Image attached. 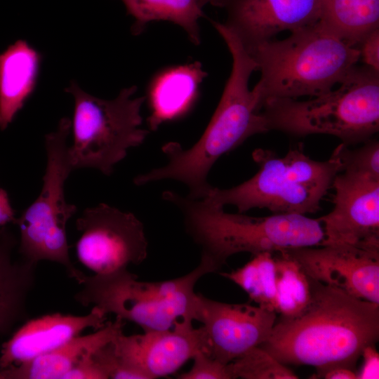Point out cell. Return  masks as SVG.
Returning <instances> with one entry per match:
<instances>
[{
    "label": "cell",
    "instance_id": "obj_1",
    "mask_svg": "<svg viewBox=\"0 0 379 379\" xmlns=\"http://www.w3.org/2000/svg\"><path fill=\"white\" fill-rule=\"evenodd\" d=\"M310 281L307 307L294 317L276 321L259 346L285 365L354 369L363 350L378 340L379 304Z\"/></svg>",
    "mask_w": 379,
    "mask_h": 379
},
{
    "label": "cell",
    "instance_id": "obj_2",
    "mask_svg": "<svg viewBox=\"0 0 379 379\" xmlns=\"http://www.w3.org/2000/svg\"><path fill=\"white\" fill-rule=\"evenodd\" d=\"M225 41L232 57V68L220 102L199 140L190 148L183 149L176 142L162 147L166 165L138 175L133 182L140 186L172 180L185 184L190 198H205L213 186L208 175L215 161L249 137L268 131L259 101L249 88L256 64L235 34L224 23L211 21Z\"/></svg>",
    "mask_w": 379,
    "mask_h": 379
},
{
    "label": "cell",
    "instance_id": "obj_3",
    "mask_svg": "<svg viewBox=\"0 0 379 379\" xmlns=\"http://www.w3.org/2000/svg\"><path fill=\"white\" fill-rule=\"evenodd\" d=\"M162 198L179 209L186 232L200 248L201 259L218 271L239 253L255 255L319 246L324 240L319 220L305 215L253 217L229 213L224 206L206 199H194L170 190L164 192Z\"/></svg>",
    "mask_w": 379,
    "mask_h": 379
},
{
    "label": "cell",
    "instance_id": "obj_4",
    "mask_svg": "<svg viewBox=\"0 0 379 379\" xmlns=\"http://www.w3.org/2000/svg\"><path fill=\"white\" fill-rule=\"evenodd\" d=\"M260 72L253 88L260 108L270 98L298 99L325 94L340 84L360 59L358 48L335 37L317 22L246 48Z\"/></svg>",
    "mask_w": 379,
    "mask_h": 379
},
{
    "label": "cell",
    "instance_id": "obj_5",
    "mask_svg": "<svg viewBox=\"0 0 379 379\" xmlns=\"http://www.w3.org/2000/svg\"><path fill=\"white\" fill-rule=\"evenodd\" d=\"M260 112L268 131L328 134L346 145L365 142L379 129V72L355 65L335 90L307 100L267 99Z\"/></svg>",
    "mask_w": 379,
    "mask_h": 379
},
{
    "label": "cell",
    "instance_id": "obj_6",
    "mask_svg": "<svg viewBox=\"0 0 379 379\" xmlns=\"http://www.w3.org/2000/svg\"><path fill=\"white\" fill-rule=\"evenodd\" d=\"M252 157L259 168L251 178L229 189L213 187L204 199L222 206H235L239 213L265 208L274 214L314 213L341 171L333 153L326 161H316L302 148L290 149L281 157L257 149Z\"/></svg>",
    "mask_w": 379,
    "mask_h": 379
},
{
    "label": "cell",
    "instance_id": "obj_7",
    "mask_svg": "<svg viewBox=\"0 0 379 379\" xmlns=\"http://www.w3.org/2000/svg\"><path fill=\"white\" fill-rule=\"evenodd\" d=\"M200 259L192 271L161 281H142L127 269L92 276L84 274L81 289L74 299L81 305H93L104 314H114L133 322L144 331L169 329L182 320H194L197 293L194 286L203 276L216 272Z\"/></svg>",
    "mask_w": 379,
    "mask_h": 379
},
{
    "label": "cell",
    "instance_id": "obj_8",
    "mask_svg": "<svg viewBox=\"0 0 379 379\" xmlns=\"http://www.w3.org/2000/svg\"><path fill=\"white\" fill-rule=\"evenodd\" d=\"M65 91L74 100L73 144L68 150L73 169L92 168L111 175L128 150L142 144L149 133L141 128L145 98L133 97L135 86L123 88L112 100L91 95L74 81Z\"/></svg>",
    "mask_w": 379,
    "mask_h": 379
},
{
    "label": "cell",
    "instance_id": "obj_9",
    "mask_svg": "<svg viewBox=\"0 0 379 379\" xmlns=\"http://www.w3.org/2000/svg\"><path fill=\"white\" fill-rule=\"evenodd\" d=\"M71 125V119L63 117L56 131L46 135L47 162L41 191L14 224L20 230L21 258L34 265L41 260L58 262L79 283L84 273L70 260L66 233L67 221L77 212V206L65 198V183L74 170L67 145Z\"/></svg>",
    "mask_w": 379,
    "mask_h": 379
},
{
    "label": "cell",
    "instance_id": "obj_10",
    "mask_svg": "<svg viewBox=\"0 0 379 379\" xmlns=\"http://www.w3.org/2000/svg\"><path fill=\"white\" fill-rule=\"evenodd\" d=\"M76 227L81 232L76 245L78 259L95 274L127 269L147 258L144 226L132 213L102 203L86 208Z\"/></svg>",
    "mask_w": 379,
    "mask_h": 379
},
{
    "label": "cell",
    "instance_id": "obj_11",
    "mask_svg": "<svg viewBox=\"0 0 379 379\" xmlns=\"http://www.w3.org/2000/svg\"><path fill=\"white\" fill-rule=\"evenodd\" d=\"M194 320L202 324L206 353L225 364L267 339L276 312L250 304L227 303L197 295Z\"/></svg>",
    "mask_w": 379,
    "mask_h": 379
},
{
    "label": "cell",
    "instance_id": "obj_12",
    "mask_svg": "<svg viewBox=\"0 0 379 379\" xmlns=\"http://www.w3.org/2000/svg\"><path fill=\"white\" fill-rule=\"evenodd\" d=\"M332 187L334 206L318 218L324 232L321 246L343 244L379 250V178L340 171Z\"/></svg>",
    "mask_w": 379,
    "mask_h": 379
},
{
    "label": "cell",
    "instance_id": "obj_13",
    "mask_svg": "<svg viewBox=\"0 0 379 379\" xmlns=\"http://www.w3.org/2000/svg\"><path fill=\"white\" fill-rule=\"evenodd\" d=\"M284 250L307 276L354 297L379 304V250L328 244Z\"/></svg>",
    "mask_w": 379,
    "mask_h": 379
},
{
    "label": "cell",
    "instance_id": "obj_14",
    "mask_svg": "<svg viewBox=\"0 0 379 379\" xmlns=\"http://www.w3.org/2000/svg\"><path fill=\"white\" fill-rule=\"evenodd\" d=\"M112 343L116 352L145 379L173 374L199 351L206 352L202 327L194 328L188 320L166 330L131 335L121 333Z\"/></svg>",
    "mask_w": 379,
    "mask_h": 379
},
{
    "label": "cell",
    "instance_id": "obj_15",
    "mask_svg": "<svg viewBox=\"0 0 379 379\" xmlns=\"http://www.w3.org/2000/svg\"><path fill=\"white\" fill-rule=\"evenodd\" d=\"M321 0H214L227 13L224 23L245 48L270 40L283 31L316 23Z\"/></svg>",
    "mask_w": 379,
    "mask_h": 379
},
{
    "label": "cell",
    "instance_id": "obj_16",
    "mask_svg": "<svg viewBox=\"0 0 379 379\" xmlns=\"http://www.w3.org/2000/svg\"><path fill=\"white\" fill-rule=\"evenodd\" d=\"M106 315L93 307L85 316L54 313L29 320L5 342L0 354V369L28 361L49 352L86 328L98 330Z\"/></svg>",
    "mask_w": 379,
    "mask_h": 379
},
{
    "label": "cell",
    "instance_id": "obj_17",
    "mask_svg": "<svg viewBox=\"0 0 379 379\" xmlns=\"http://www.w3.org/2000/svg\"><path fill=\"white\" fill-rule=\"evenodd\" d=\"M125 321L116 317L98 331L75 336L59 347L26 362L0 369V379H62L84 357L123 333Z\"/></svg>",
    "mask_w": 379,
    "mask_h": 379
},
{
    "label": "cell",
    "instance_id": "obj_18",
    "mask_svg": "<svg viewBox=\"0 0 379 379\" xmlns=\"http://www.w3.org/2000/svg\"><path fill=\"white\" fill-rule=\"evenodd\" d=\"M42 55L26 40L18 39L0 53V129L13 121L33 94Z\"/></svg>",
    "mask_w": 379,
    "mask_h": 379
},
{
    "label": "cell",
    "instance_id": "obj_19",
    "mask_svg": "<svg viewBox=\"0 0 379 379\" xmlns=\"http://www.w3.org/2000/svg\"><path fill=\"white\" fill-rule=\"evenodd\" d=\"M15 237L0 227V335L8 333L13 326L27 318V300L35 282L36 265L20 258L14 260Z\"/></svg>",
    "mask_w": 379,
    "mask_h": 379
},
{
    "label": "cell",
    "instance_id": "obj_20",
    "mask_svg": "<svg viewBox=\"0 0 379 379\" xmlns=\"http://www.w3.org/2000/svg\"><path fill=\"white\" fill-rule=\"evenodd\" d=\"M206 75L199 62L161 73L149 90V128L155 131L162 123L184 114L193 103L199 84Z\"/></svg>",
    "mask_w": 379,
    "mask_h": 379
},
{
    "label": "cell",
    "instance_id": "obj_21",
    "mask_svg": "<svg viewBox=\"0 0 379 379\" xmlns=\"http://www.w3.org/2000/svg\"><path fill=\"white\" fill-rule=\"evenodd\" d=\"M317 22L357 48L368 34L379 29V0H321Z\"/></svg>",
    "mask_w": 379,
    "mask_h": 379
},
{
    "label": "cell",
    "instance_id": "obj_22",
    "mask_svg": "<svg viewBox=\"0 0 379 379\" xmlns=\"http://www.w3.org/2000/svg\"><path fill=\"white\" fill-rule=\"evenodd\" d=\"M135 22L131 32L140 34L149 22L169 21L181 27L194 44H200L199 20L204 17L200 0H121Z\"/></svg>",
    "mask_w": 379,
    "mask_h": 379
},
{
    "label": "cell",
    "instance_id": "obj_23",
    "mask_svg": "<svg viewBox=\"0 0 379 379\" xmlns=\"http://www.w3.org/2000/svg\"><path fill=\"white\" fill-rule=\"evenodd\" d=\"M276 290L273 310L283 318L300 314L312 296L310 278L299 263L285 251L274 252Z\"/></svg>",
    "mask_w": 379,
    "mask_h": 379
},
{
    "label": "cell",
    "instance_id": "obj_24",
    "mask_svg": "<svg viewBox=\"0 0 379 379\" xmlns=\"http://www.w3.org/2000/svg\"><path fill=\"white\" fill-rule=\"evenodd\" d=\"M253 255L244 266L220 274L241 288L258 306L274 311L276 290L274 253L262 252Z\"/></svg>",
    "mask_w": 379,
    "mask_h": 379
},
{
    "label": "cell",
    "instance_id": "obj_25",
    "mask_svg": "<svg viewBox=\"0 0 379 379\" xmlns=\"http://www.w3.org/2000/svg\"><path fill=\"white\" fill-rule=\"evenodd\" d=\"M232 379H297L298 376L260 346L227 364Z\"/></svg>",
    "mask_w": 379,
    "mask_h": 379
},
{
    "label": "cell",
    "instance_id": "obj_26",
    "mask_svg": "<svg viewBox=\"0 0 379 379\" xmlns=\"http://www.w3.org/2000/svg\"><path fill=\"white\" fill-rule=\"evenodd\" d=\"M354 149L342 143L333 152L341 165V171L379 178V142L368 140Z\"/></svg>",
    "mask_w": 379,
    "mask_h": 379
},
{
    "label": "cell",
    "instance_id": "obj_27",
    "mask_svg": "<svg viewBox=\"0 0 379 379\" xmlns=\"http://www.w3.org/2000/svg\"><path fill=\"white\" fill-rule=\"evenodd\" d=\"M112 341L93 354L94 361L105 373L107 378L145 379L141 373L129 366L116 352Z\"/></svg>",
    "mask_w": 379,
    "mask_h": 379
},
{
    "label": "cell",
    "instance_id": "obj_28",
    "mask_svg": "<svg viewBox=\"0 0 379 379\" xmlns=\"http://www.w3.org/2000/svg\"><path fill=\"white\" fill-rule=\"evenodd\" d=\"M191 368L178 375L179 379H232L227 364H222L204 351H199L192 358Z\"/></svg>",
    "mask_w": 379,
    "mask_h": 379
},
{
    "label": "cell",
    "instance_id": "obj_29",
    "mask_svg": "<svg viewBox=\"0 0 379 379\" xmlns=\"http://www.w3.org/2000/svg\"><path fill=\"white\" fill-rule=\"evenodd\" d=\"M62 379H107L105 373L95 363L93 354L84 357Z\"/></svg>",
    "mask_w": 379,
    "mask_h": 379
},
{
    "label": "cell",
    "instance_id": "obj_30",
    "mask_svg": "<svg viewBox=\"0 0 379 379\" xmlns=\"http://www.w3.org/2000/svg\"><path fill=\"white\" fill-rule=\"evenodd\" d=\"M357 48L365 65L379 72V29L368 34Z\"/></svg>",
    "mask_w": 379,
    "mask_h": 379
},
{
    "label": "cell",
    "instance_id": "obj_31",
    "mask_svg": "<svg viewBox=\"0 0 379 379\" xmlns=\"http://www.w3.org/2000/svg\"><path fill=\"white\" fill-rule=\"evenodd\" d=\"M362 364L357 374L359 379H378L379 378V354L375 344L366 346L361 357Z\"/></svg>",
    "mask_w": 379,
    "mask_h": 379
},
{
    "label": "cell",
    "instance_id": "obj_32",
    "mask_svg": "<svg viewBox=\"0 0 379 379\" xmlns=\"http://www.w3.org/2000/svg\"><path fill=\"white\" fill-rule=\"evenodd\" d=\"M315 378L325 379H357V374L354 368L345 366H333L317 371Z\"/></svg>",
    "mask_w": 379,
    "mask_h": 379
},
{
    "label": "cell",
    "instance_id": "obj_33",
    "mask_svg": "<svg viewBox=\"0 0 379 379\" xmlns=\"http://www.w3.org/2000/svg\"><path fill=\"white\" fill-rule=\"evenodd\" d=\"M16 218L6 192L0 188V227L15 222Z\"/></svg>",
    "mask_w": 379,
    "mask_h": 379
},
{
    "label": "cell",
    "instance_id": "obj_34",
    "mask_svg": "<svg viewBox=\"0 0 379 379\" xmlns=\"http://www.w3.org/2000/svg\"><path fill=\"white\" fill-rule=\"evenodd\" d=\"M202 5L204 6L208 4H211L214 0H200Z\"/></svg>",
    "mask_w": 379,
    "mask_h": 379
}]
</instances>
